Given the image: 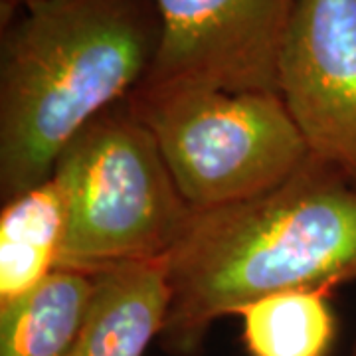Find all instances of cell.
I'll return each instance as SVG.
<instances>
[{"mask_svg":"<svg viewBox=\"0 0 356 356\" xmlns=\"http://www.w3.org/2000/svg\"><path fill=\"white\" fill-rule=\"evenodd\" d=\"M51 175L67 204L58 267L95 275L165 259L194 212L129 99L91 121Z\"/></svg>","mask_w":356,"mask_h":356,"instance_id":"obj_3","label":"cell"},{"mask_svg":"<svg viewBox=\"0 0 356 356\" xmlns=\"http://www.w3.org/2000/svg\"><path fill=\"white\" fill-rule=\"evenodd\" d=\"M65 192L51 175L4 202L0 216V305L34 289L58 267L65 234Z\"/></svg>","mask_w":356,"mask_h":356,"instance_id":"obj_9","label":"cell"},{"mask_svg":"<svg viewBox=\"0 0 356 356\" xmlns=\"http://www.w3.org/2000/svg\"><path fill=\"white\" fill-rule=\"evenodd\" d=\"M161 346L196 356L218 318L264 297L356 281V184L313 156L252 200L192 212L165 257Z\"/></svg>","mask_w":356,"mask_h":356,"instance_id":"obj_1","label":"cell"},{"mask_svg":"<svg viewBox=\"0 0 356 356\" xmlns=\"http://www.w3.org/2000/svg\"><path fill=\"white\" fill-rule=\"evenodd\" d=\"M277 93L311 156L356 184V0H297Z\"/></svg>","mask_w":356,"mask_h":356,"instance_id":"obj_6","label":"cell"},{"mask_svg":"<svg viewBox=\"0 0 356 356\" xmlns=\"http://www.w3.org/2000/svg\"><path fill=\"white\" fill-rule=\"evenodd\" d=\"M353 356H356V344H355V350H353Z\"/></svg>","mask_w":356,"mask_h":356,"instance_id":"obj_12","label":"cell"},{"mask_svg":"<svg viewBox=\"0 0 356 356\" xmlns=\"http://www.w3.org/2000/svg\"><path fill=\"white\" fill-rule=\"evenodd\" d=\"M250 356H329L337 318L325 289L264 297L238 311Z\"/></svg>","mask_w":356,"mask_h":356,"instance_id":"obj_10","label":"cell"},{"mask_svg":"<svg viewBox=\"0 0 356 356\" xmlns=\"http://www.w3.org/2000/svg\"><path fill=\"white\" fill-rule=\"evenodd\" d=\"M36 2H42V0H2V4L8 8H26V6L36 4Z\"/></svg>","mask_w":356,"mask_h":356,"instance_id":"obj_11","label":"cell"},{"mask_svg":"<svg viewBox=\"0 0 356 356\" xmlns=\"http://www.w3.org/2000/svg\"><path fill=\"white\" fill-rule=\"evenodd\" d=\"M161 22L153 0H42L0 46V194L51 177L70 143L139 88Z\"/></svg>","mask_w":356,"mask_h":356,"instance_id":"obj_2","label":"cell"},{"mask_svg":"<svg viewBox=\"0 0 356 356\" xmlns=\"http://www.w3.org/2000/svg\"><path fill=\"white\" fill-rule=\"evenodd\" d=\"M165 259L95 273L86 323L64 356H145L168 311Z\"/></svg>","mask_w":356,"mask_h":356,"instance_id":"obj_7","label":"cell"},{"mask_svg":"<svg viewBox=\"0 0 356 356\" xmlns=\"http://www.w3.org/2000/svg\"><path fill=\"white\" fill-rule=\"evenodd\" d=\"M161 38L135 91L277 93L297 0H153Z\"/></svg>","mask_w":356,"mask_h":356,"instance_id":"obj_5","label":"cell"},{"mask_svg":"<svg viewBox=\"0 0 356 356\" xmlns=\"http://www.w3.org/2000/svg\"><path fill=\"white\" fill-rule=\"evenodd\" d=\"M95 275L56 267L24 295L0 305V356H64L88 317Z\"/></svg>","mask_w":356,"mask_h":356,"instance_id":"obj_8","label":"cell"},{"mask_svg":"<svg viewBox=\"0 0 356 356\" xmlns=\"http://www.w3.org/2000/svg\"><path fill=\"white\" fill-rule=\"evenodd\" d=\"M127 99L196 212L261 196L311 159L280 93L175 89Z\"/></svg>","mask_w":356,"mask_h":356,"instance_id":"obj_4","label":"cell"}]
</instances>
